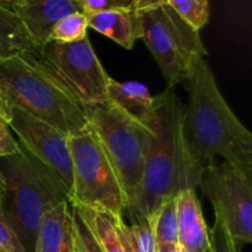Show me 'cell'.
<instances>
[{"label": "cell", "instance_id": "obj_1", "mask_svg": "<svg viewBox=\"0 0 252 252\" xmlns=\"http://www.w3.org/2000/svg\"><path fill=\"white\" fill-rule=\"evenodd\" d=\"M184 85L189 103L184 108L182 137L193 184L198 187L202 169L217 157L252 182V134L224 100L206 59Z\"/></svg>", "mask_w": 252, "mask_h": 252}, {"label": "cell", "instance_id": "obj_2", "mask_svg": "<svg viewBox=\"0 0 252 252\" xmlns=\"http://www.w3.org/2000/svg\"><path fill=\"white\" fill-rule=\"evenodd\" d=\"M159 118L157 134L149 135L142 191L128 214L150 218L165 201L185 189H196L187 165L182 137L184 108L176 90L167 86L155 96Z\"/></svg>", "mask_w": 252, "mask_h": 252}, {"label": "cell", "instance_id": "obj_3", "mask_svg": "<svg viewBox=\"0 0 252 252\" xmlns=\"http://www.w3.org/2000/svg\"><path fill=\"white\" fill-rule=\"evenodd\" d=\"M0 171L5 180V220L22 250L34 252L42 218L54 207L70 203L68 189L24 147L17 154L0 159Z\"/></svg>", "mask_w": 252, "mask_h": 252}, {"label": "cell", "instance_id": "obj_4", "mask_svg": "<svg viewBox=\"0 0 252 252\" xmlns=\"http://www.w3.org/2000/svg\"><path fill=\"white\" fill-rule=\"evenodd\" d=\"M0 93L10 106L26 111L68 137L90 130L84 106L52 79L30 52L0 62Z\"/></svg>", "mask_w": 252, "mask_h": 252}, {"label": "cell", "instance_id": "obj_5", "mask_svg": "<svg viewBox=\"0 0 252 252\" xmlns=\"http://www.w3.org/2000/svg\"><path fill=\"white\" fill-rule=\"evenodd\" d=\"M90 129L105 150L125 193L127 209L139 198L150 133L110 101L84 106Z\"/></svg>", "mask_w": 252, "mask_h": 252}, {"label": "cell", "instance_id": "obj_6", "mask_svg": "<svg viewBox=\"0 0 252 252\" xmlns=\"http://www.w3.org/2000/svg\"><path fill=\"white\" fill-rule=\"evenodd\" d=\"M135 19L138 39L147 44L167 86L186 83L207 56L199 31L167 4L135 12Z\"/></svg>", "mask_w": 252, "mask_h": 252}, {"label": "cell", "instance_id": "obj_7", "mask_svg": "<svg viewBox=\"0 0 252 252\" xmlns=\"http://www.w3.org/2000/svg\"><path fill=\"white\" fill-rule=\"evenodd\" d=\"M69 148L73 166L70 206L123 217L127 202L122 186L93 130L69 137Z\"/></svg>", "mask_w": 252, "mask_h": 252}, {"label": "cell", "instance_id": "obj_8", "mask_svg": "<svg viewBox=\"0 0 252 252\" xmlns=\"http://www.w3.org/2000/svg\"><path fill=\"white\" fill-rule=\"evenodd\" d=\"M30 53L79 105L107 101L111 76L98 61L88 37L73 43L49 42Z\"/></svg>", "mask_w": 252, "mask_h": 252}, {"label": "cell", "instance_id": "obj_9", "mask_svg": "<svg viewBox=\"0 0 252 252\" xmlns=\"http://www.w3.org/2000/svg\"><path fill=\"white\" fill-rule=\"evenodd\" d=\"M198 187L236 243H252V182L228 162L202 169Z\"/></svg>", "mask_w": 252, "mask_h": 252}, {"label": "cell", "instance_id": "obj_10", "mask_svg": "<svg viewBox=\"0 0 252 252\" xmlns=\"http://www.w3.org/2000/svg\"><path fill=\"white\" fill-rule=\"evenodd\" d=\"M9 127L16 133L20 145L48 167L63 182L71 197L73 166L68 135L15 106H11Z\"/></svg>", "mask_w": 252, "mask_h": 252}, {"label": "cell", "instance_id": "obj_11", "mask_svg": "<svg viewBox=\"0 0 252 252\" xmlns=\"http://www.w3.org/2000/svg\"><path fill=\"white\" fill-rule=\"evenodd\" d=\"M36 46L47 44L54 25L73 12H84L83 0H20L15 9Z\"/></svg>", "mask_w": 252, "mask_h": 252}, {"label": "cell", "instance_id": "obj_12", "mask_svg": "<svg viewBox=\"0 0 252 252\" xmlns=\"http://www.w3.org/2000/svg\"><path fill=\"white\" fill-rule=\"evenodd\" d=\"M107 101L155 135L159 126L155 96L150 95L144 84L137 81H116L111 78L107 88Z\"/></svg>", "mask_w": 252, "mask_h": 252}, {"label": "cell", "instance_id": "obj_13", "mask_svg": "<svg viewBox=\"0 0 252 252\" xmlns=\"http://www.w3.org/2000/svg\"><path fill=\"white\" fill-rule=\"evenodd\" d=\"M179 244L187 252H206L211 248L209 230L196 189H185L176 196Z\"/></svg>", "mask_w": 252, "mask_h": 252}, {"label": "cell", "instance_id": "obj_14", "mask_svg": "<svg viewBox=\"0 0 252 252\" xmlns=\"http://www.w3.org/2000/svg\"><path fill=\"white\" fill-rule=\"evenodd\" d=\"M70 203L54 207L43 216L34 252H76Z\"/></svg>", "mask_w": 252, "mask_h": 252}, {"label": "cell", "instance_id": "obj_15", "mask_svg": "<svg viewBox=\"0 0 252 252\" xmlns=\"http://www.w3.org/2000/svg\"><path fill=\"white\" fill-rule=\"evenodd\" d=\"M90 29L100 32L126 49H132L137 36V19L132 7L113 9L86 15Z\"/></svg>", "mask_w": 252, "mask_h": 252}, {"label": "cell", "instance_id": "obj_16", "mask_svg": "<svg viewBox=\"0 0 252 252\" xmlns=\"http://www.w3.org/2000/svg\"><path fill=\"white\" fill-rule=\"evenodd\" d=\"M74 208L84 219L103 252H126L112 214L84 207Z\"/></svg>", "mask_w": 252, "mask_h": 252}, {"label": "cell", "instance_id": "obj_17", "mask_svg": "<svg viewBox=\"0 0 252 252\" xmlns=\"http://www.w3.org/2000/svg\"><path fill=\"white\" fill-rule=\"evenodd\" d=\"M115 219L126 252H157L150 218L129 214V225L123 217H115Z\"/></svg>", "mask_w": 252, "mask_h": 252}, {"label": "cell", "instance_id": "obj_18", "mask_svg": "<svg viewBox=\"0 0 252 252\" xmlns=\"http://www.w3.org/2000/svg\"><path fill=\"white\" fill-rule=\"evenodd\" d=\"M0 44L16 52H33L38 47L15 12L0 7Z\"/></svg>", "mask_w": 252, "mask_h": 252}, {"label": "cell", "instance_id": "obj_19", "mask_svg": "<svg viewBox=\"0 0 252 252\" xmlns=\"http://www.w3.org/2000/svg\"><path fill=\"white\" fill-rule=\"evenodd\" d=\"M157 245L179 244V228H177L176 197L165 201L160 208L150 217Z\"/></svg>", "mask_w": 252, "mask_h": 252}, {"label": "cell", "instance_id": "obj_20", "mask_svg": "<svg viewBox=\"0 0 252 252\" xmlns=\"http://www.w3.org/2000/svg\"><path fill=\"white\" fill-rule=\"evenodd\" d=\"M88 19L84 12H73L59 20L48 36L49 42H59V43H73L79 42L88 37Z\"/></svg>", "mask_w": 252, "mask_h": 252}, {"label": "cell", "instance_id": "obj_21", "mask_svg": "<svg viewBox=\"0 0 252 252\" xmlns=\"http://www.w3.org/2000/svg\"><path fill=\"white\" fill-rule=\"evenodd\" d=\"M167 5L197 31L203 29L209 20L208 0H167Z\"/></svg>", "mask_w": 252, "mask_h": 252}, {"label": "cell", "instance_id": "obj_22", "mask_svg": "<svg viewBox=\"0 0 252 252\" xmlns=\"http://www.w3.org/2000/svg\"><path fill=\"white\" fill-rule=\"evenodd\" d=\"M71 216H73L74 225V238H75V249L76 252H103L102 249L97 244L96 239L94 238L93 233L89 226L81 218L75 208L71 206Z\"/></svg>", "mask_w": 252, "mask_h": 252}, {"label": "cell", "instance_id": "obj_23", "mask_svg": "<svg viewBox=\"0 0 252 252\" xmlns=\"http://www.w3.org/2000/svg\"><path fill=\"white\" fill-rule=\"evenodd\" d=\"M212 252H240L238 243L233 239L225 224L218 216H216V223L209 233Z\"/></svg>", "mask_w": 252, "mask_h": 252}, {"label": "cell", "instance_id": "obj_24", "mask_svg": "<svg viewBox=\"0 0 252 252\" xmlns=\"http://www.w3.org/2000/svg\"><path fill=\"white\" fill-rule=\"evenodd\" d=\"M83 2L85 15L106 11V10L132 7V0H83Z\"/></svg>", "mask_w": 252, "mask_h": 252}, {"label": "cell", "instance_id": "obj_25", "mask_svg": "<svg viewBox=\"0 0 252 252\" xmlns=\"http://www.w3.org/2000/svg\"><path fill=\"white\" fill-rule=\"evenodd\" d=\"M0 248L5 249L9 252H25L17 241L16 236L7 225L4 214H2L1 206H0Z\"/></svg>", "mask_w": 252, "mask_h": 252}, {"label": "cell", "instance_id": "obj_26", "mask_svg": "<svg viewBox=\"0 0 252 252\" xmlns=\"http://www.w3.org/2000/svg\"><path fill=\"white\" fill-rule=\"evenodd\" d=\"M21 150L20 143L12 137L7 126H0V159L17 154Z\"/></svg>", "mask_w": 252, "mask_h": 252}, {"label": "cell", "instance_id": "obj_27", "mask_svg": "<svg viewBox=\"0 0 252 252\" xmlns=\"http://www.w3.org/2000/svg\"><path fill=\"white\" fill-rule=\"evenodd\" d=\"M167 0H132V9L135 12L144 11V10L154 9V7L166 5Z\"/></svg>", "mask_w": 252, "mask_h": 252}, {"label": "cell", "instance_id": "obj_28", "mask_svg": "<svg viewBox=\"0 0 252 252\" xmlns=\"http://www.w3.org/2000/svg\"><path fill=\"white\" fill-rule=\"evenodd\" d=\"M157 252H187L180 244H165V245H157Z\"/></svg>", "mask_w": 252, "mask_h": 252}, {"label": "cell", "instance_id": "obj_29", "mask_svg": "<svg viewBox=\"0 0 252 252\" xmlns=\"http://www.w3.org/2000/svg\"><path fill=\"white\" fill-rule=\"evenodd\" d=\"M0 112H1V115L6 118L7 123H9L10 117H11V106L9 105V102H7L6 100H5L4 96L1 95V93H0Z\"/></svg>", "mask_w": 252, "mask_h": 252}, {"label": "cell", "instance_id": "obj_30", "mask_svg": "<svg viewBox=\"0 0 252 252\" xmlns=\"http://www.w3.org/2000/svg\"><path fill=\"white\" fill-rule=\"evenodd\" d=\"M17 53H20V52H16L14 51V49L7 48V47L1 46V44H0V62L12 58V57L16 56Z\"/></svg>", "mask_w": 252, "mask_h": 252}, {"label": "cell", "instance_id": "obj_31", "mask_svg": "<svg viewBox=\"0 0 252 252\" xmlns=\"http://www.w3.org/2000/svg\"><path fill=\"white\" fill-rule=\"evenodd\" d=\"M19 2L20 0H0V7L14 12L17 5H19Z\"/></svg>", "mask_w": 252, "mask_h": 252}, {"label": "cell", "instance_id": "obj_32", "mask_svg": "<svg viewBox=\"0 0 252 252\" xmlns=\"http://www.w3.org/2000/svg\"><path fill=\"white\" fill-rule=\"evenodd\" d=\"M4 196H5V180H4V176H2L1 171H0V206H1Z\"/></svg>", "mask_w": 252, "mask_h": 252}, {"label": "cell", "instance_id": "obj_33", "mask_svg": "<svg viewBox=\"0 0 252 252\" xmlns=\"http://www.w3.org/2000/svg\"><path fill=\"white\" fill-rule=\"evenodd\" d=\"M7 125H9V123H7L6 118H5L4 116L1 115V112H0V126H7ZM7 127H9V126H7Z\"/></svg>", "mask_w": 252, "mask_h": 252}, {"label": "cell", "instance_id": "obj_34", "mask_svg": "<svg viewBox=\"0 0 252 252\" xmlns=\"http://www.w3.org/2000/svg\"><path fill=\"white\" fill-rule=\"evenodd\" d=\"M0 252H9V251L5 250V249H2V248H0Z\"/></svg>", "mask_w": 252, "mask_h": 252}, {"label": "cell", "instance_id": "obj_35", "mask_svg": "<svg viewBox=\"0 0 252 252\" xmlns=\"http://www.w3.org/2000/svg\"><path fill=\"white\" fill-rule=\"evenodd\" d=\"M206 252H212V249H211V248H209V249H208V250H207Z\"/></svg>", "mask_w": 252, "mask_h": 252}]
</instances>
